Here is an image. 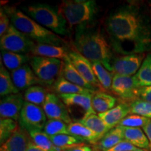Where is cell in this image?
<instances>
[{
	"instance_id": "obj_1",
	"label": "cell",
	"mask_w": 151,
	"mask_h": 151,
	"mask_svg": "<svg viewBox=\"0 0 151 151\" xmlns=\"http://www.w3.org/2000/svg\"><path fill=\"white\" fill-rule=\"evenodd\" d=\"M105 30L117 54L145 53L151 50L150 18L137 4H125L111 11L106 19Z\"/></svg>"
},
{
	"instance_id": "obj_2",
	"label": "cell",
	"mask_w": 151,
	"mask_h": 151,
	"mask_svg": "<svg viewBox=\"0 0 151 151\" xmlns=\"http://www.w3.org/2000/svg\"><path fill=\"white\" fill-rule=\"evenodd\" d=\"M73 44L76 51L90 62H101L111 71L114 51L108 37L99 27L90 25L76 30Z\"/></svg>"
},
{
	"instance_id": "obj_3",
	"label": "cell",
	"mask_w": 151,
	"mask_h": 151,
	"mask_svg": "<svg viewBox=\"0 0 151 151\" xmlns=\"http://www.w3.org/2000/svg\"><path fill=\"white\" fill-rule=\"evenodd\" d=\"M3 9L10 17L11 24L35 42L59 46L65 44L61 37L43 27L23 11L9 6Z\"/></svg>"
},
{
	"instance_id": "obj_4",
	"label": "cell",
	"mask_w": 151,
	"mask_h": 151,
	"mask_svg": "<svg viewBox=\"0 0 151 151\" xmlns=\"http://www.w3.org/2000/svg\"><path fill=\"white\" fill-rule=\"evenodd\" d=\"M58 9L68 27L75 30L92 25L98 14L97 2L94 0H65L60 4Z\"/></svg>"
},
{
	"instance_id": "obj_5",
	"label": "cell",
	"mask_w": 151,
	"mask_h": 151,
	"mask_svg": "<svg viewBox=\"0 0 151 151\" xmlns=\"http://www.w3.org/2000/svg\"><path fill=\"white\" fill-rule=\"evenodd\" d=\"M23 12L34 20L58 35L65 36L69 32L65 18L58 7L43 3H35L24 7Z\"/></svg>"
},
{
	"instance_id": "obj_6",
	"label": "cell",
	"mask_w": 151,
	"mask_h": 151,
	"mask_svg": "<svg viewBox=\"0 0 151 151\" xmlns=\"http://www.w3.org/2000/svg\"><path fill=\"white\" fill-rule=\"evenodd\" d=\"M63 62L54 58L32 56L29 65L43 83L51 86L62 76Z\"/></svg>"
},
{
	"instance_id": "obj_7",
	"label": "cell",
	"mask_w": 151,
	"mask_h": 151,
	"mask_svg": "<svg viewBox=\"0 0 151 151\" xmlns=\"http://www.w3.org/2000/svg\"><path fill=\"white\" fill-rule=\"evenodd\" d=\"M35 41L11 24L4 35L0 37L1 50L29 54Z\"/></svg>"
},
{
	"instance_id": "obj_8",
	"label": "cell",
	"mask_w": 151,
	"mask_h": 151,
	"mask_svg": "<svg viewBox=\"0 0 151 151\" xmlns=\"http://www.w3.org/2000/svg\"><path fill=\"white\" fill-rule=\"evenodd\" d=\"M93 94H59L69 111L71 117L77 116L75 122H78L92 113H94L92 106V97ZM72 119V118H71Z\"/></svg>"
},
{
	"instance_id": "obj_9",
	"label": "cell",
	"mask_w": 151,
	"mask_h": 151,
	"mask_svg": "<svg viewBox=\"0 0 151 151\" xmlns=\"http://www.w3.org/2000/svg\"><path fill=\"white\" fill-rule=\"evenodd\" d=\"M140 88L135 76H126L114 74L111 90L123 102L130 104L137 100L138 90Z\"/></svg>"
},
{
	"instance_id": "obj_10",
	"label": "cell",
	"mask_w": 151,
	"mask_h": 151,
	"mask_svg": "<svg viewBox=\"0 0 151 151\" xmlns=\"http://www.w3.org/2000/svg\"><path fill=\"white\" fill-rule=\"evenodd\" d=\"M146 58L145 53L114 56L111 62V71L114 74L126 76H135Z\"/></svg>"
},
{
	"instance_id": "obj_11",
	"label": "cell",
	"mask_w": 151,
	"mask_h": 151,
	"mask_svg": "<svg viewBox=\"0 0 151 151\" xmlns=\"http://www.w3.org/2000/svg\"><path fill=\"white\" fill-rule=\"evenodd\" d=\"M47 120L42 106L24 101L19 118L20 126L27 130L29 129L43 130Z\"/></svg>"
},
{
	"instance_id": "obj_12",
	"label": "cell",
	"mask_w": 151,
	"mask_h": 151,
	"mask_svg": "<svg viewBox=\"0 0 151 151\" xmlns=\"http://www.w3.org/2000/svg\"><path fill=\"white\" fill-rule=\"evenodd\" d=\"M42 108L48 120H58L67 124L72 122L69 111L59 96L54 93H48Z\"/></svg>"
},
{
	"instance_id": "obj_13",
	"label": "cell",
	"mask_w": 151,
	"mask_h": 151,
	"mask_svg": "<svg viewBox=\"0 0 151 151\" xmlns=\"http://www.w3.org/2000/svg\"><path fill=\"white\" fill-rule=\"evenodd\" d=\"M24 103V96L20 92L1 97L0 101L1 118H10L18 121Z\"/></svg>"
},
{
	"instance_id": "obj_14",
	"label": "cell",
	"mask_w": 151,
	"mask_h": 151,
	"mask_svg": "<svg viewBox=\"0 0 151 151\" xmlns=\"http://www.w3.org/2000/svg\"><path fill=\"white\" fill-rule=\"evenodd\" d=\"M69 59L73 67L88 83L95 87L97 90H102L94 73L92 62L83 56L76 50L69 51Z\"/></svg>"
},
{
	"instance_id": "obj_15",
	"label": "cell",
	"mask_w": 151,
	"mask_h": 151,
	"mask_svg": "<svg viewBox=\"0 0 151 151\" xmlns=\"http://www.w3.org/2000/svg\"><path fill=\"white\" fill-rule=\"evenodd\" d=\"M11 76L15 86L19 91L26 90L32 86L43 84V82L38 78L28 64H26L16 70L11 71Z\"/></svg>"
},
{
	"instance_id": "obj_16",
	"label": "cell",
	"mask_w": 151,
	"mask_h": 151,
	"mask_svg": "<svg viewBox=\"0 0 151 151\" xmlns=\"http://www.w3.org/2000/svg\"><path fill=\"white\" fill-rule=\"evenodd\" d=\"M131 113V109L129 103L123 102L118 104L114 108L106 112L99 113L98 116L102 120L109 129L117 127L123 119Z\"/></svg>"
},
{
	"instance_id": "obj_17",
	"label": "cell",
	"mask_w": 151,
	"mask_h": 151,
	"mask_svg": "<svg viewBox=\"0 0 151 151\" xmlns=\"http://www.w3.org/2000/svg\"><path fill=\"white\" fill-rule=\"evenodd\" d=\"M69 51L67 50L65 46L35 42L31 49L30 54L32 56L44 57L65 61L69 59Z\"/></svg>"
},
{
	"instance_id": "obj_18",
	"label": "cell",
	"mask_w": 151,
	"mask_h": 151,
	"mask_svg": "<svg viewBox=\"0 0 151 151\" xmlns=\"http://www.w3.org/2000/svg\"><path fill=\"white\" fill-rule=\"evenodd\" d=\"M30 139L27 130L19 126L12 136L1 145L0 151H26Z\"/></svg>"
},
{
	"instance_id": "obj_19",
	"label": "cell",
	"mask_w": 151,
	"mask_h": 151,
	"mask_svg": "<svg viewBox=\"0 0 151 151\" xmlns=\"http://www.w3.org/2000/svg\"><path fill=\"white\" fill-rule=\"evenodd\" d=\"M63 68L62 71V76H63L66 80L69 82L81 87V88H86L94 91H99L95 87H94L90 83H88L83 77L81 76L80 73L77 71V69L73 67L71 63L70 60L68 59L65 61H63Z\"/></svg>"
},
{
	"instance_id": "obj_20",
	"label": "cell",
	"mask_w": 151,
	"mask_h": 151,
	"mask_svg": "<svg viewBox=\"0 0 151 151\" xmlns=\"http://www.w3.org/2000/svg\"><path fill=\"white\" fill-rule=\"evenodd\" d=\"M117 99L102 91H97L92 95V106L97 114L106 112L116 106Z\"/></svg>"
},
{
	"instance_id": "obj_21",
	"label": "cell",
	"mask_w": 151,
	"mask_h": 151,
	"mask_svg": "<svg viewBox=\"0 0 151 151\" xmlns=\"http://www.w3.org/2000/svg\"><path fill=\"white\" fill-rule=\"evenodd\" d=\"M31 57L28 54L1 50V60H2L4 67L11 72L27 64Z\"/></svg>"
},
{
	"instance_id": "obj_22",
	"label": "cell",
	"mask_w": 151,
	"mask_h": 151,
	"mask_svg": "<svg viewBox=\"0 0 151 151\" xmlns=\"http://www.w3.org/2000/svg\"><path fill=\"white\" fill-rule=\"evenodd\" d=\"M124 139L141 149L149 150L150 142L146 134L141 128L124 127Z\"/></svg>"
},
{
	"instance_id": "obj_23",
	"label": "cell",
	"mask_w": 151,
	"mask_h": 151,
	"mask_svg": "<svg viewBox=\"0 0 151 151\" xmlns=\"http://www.w3.org/2000/svg\"><path fill=\"white\" fill-rule=\"evenodd\" d=\"M54 89L59 94H94L96 92L94 90L86 89L81 88L76 85L69 82L64 78L60 76L53 85Z\"/></svg>"
},
{
	"instance_id": "obj_24",
	"label": "cell",
	"mask_w": 151,
	"mask_h": 151,
	"mask_svg": "<svg viewBox=\"0 0 151 151\" xmlns=\"http://www.w3.org/2000/svg\"><path fill=\"white\" fill-rule=\"evenodd\" d=\"M124 129L121 126H117L109 130L99 140L100 148L103 151L107 150L124 140Z\"/></svg>"
},
{
	"instance_id": "obj_25",
	"label": "cell",
	"mask_w": 151,
	"mask_h": 151,
	"mask_svg": "<svg viewBox=\"0 0 151 151\" xmlns=\"http://www.w3.org/2000/svg\"><path fill=\"white\" fill-rule=\"evenodd\" d=\"M31 140L45 151H62L52 143L50 138L44 131L37 129H27Z\"/></svg>"
},
{
	"instance_id": "obj_26",
	"label": "cell",
	"mask_w": 151,
	"mask_h": 151,
	"mask_svg": "<svg viewBox=\"0 0 151 151\" xmlns=\"http://www.w3.org/2000/svg\"><path fill=\"white\" fill-rule=\"evenodd\" d=\"M19 93V90L15 86L11 73L2 63H0V95L1 97L13 94Z\"/></svg>"
},
{
	"instance_id": "obj_27",
	"label": "cell",
	"mask_w": 151,
	"mask_h": 151,
	"mask_svg": "<svg viewBox=\"0 0 151 151\" xmlns=\"http://www.w3.org/2000/svg\"><path fill=\"white\" fill-rule=\"evenodd\" d=\"M68 129L69 134L81 138L86 141L94 143L99 141V138L94 132L79 122H72L68 124Z\"/></svg>"
},
{
	"instance_id": "obj_28",
	"label": "cell",
	"mask_w": 151,
	"mask_h": 151,
	"mask_svg": "<svg viewBox=\"0 0 151 151\" xmlns=\"http://www.w3.org/2000/svg\"><path fill=\"white\" fill-rule=\"evenodd\" d=\"M78 122L94 132L99 138V140L110 130L96 113H92Z\"/></svg>"
},
{
	"instance_id": "obj_29",
	"label": "cell",
	"mask_w": 151,
	"mask_h": 151,
	"mask_svg": "<svg viewBox=\"0 0 151 151\" xmlns=\"http://www.w3.org/2000/svg\"><path fill=\"white\" fill-rule=\"evenodd\" d=\"M92 66L96 78L102 90H111L114 73L109 71L101 62H92Z\"/></svg>"
},
{
	"instance_id": "obj_30",
	"label": "cell",
	"mask_w": 151,
	"mask_h": 151,
	"mask_svg": "<svg viewBox=\"0 0 151 151\" xmlns=\"http://www.w3.org/2000/svg\"><path fill=\"white\" fill-rule=\"evenodd\" d=\"M50 140L57 148L61 149L62 151L73 147L84 144L86 141L81 138L75 137L71 134H60L50 137Z\"/></svg>"
},
{
	"instance_id": "obj_31",
	"label": "cell",
	"mask_w": 151,
	"mask_h": 151,
	"mask_svg": "<svg viewBox=\"0 0 151 151\" xmlns=\"http://www.w3.org/2000/svg\"><path fill=\"white\" fill-rule=\"evenodd\" d=\"M48 92L41 86H34L25 90L24 93V101L37 106H42Z\"/></svg>"
},
{
	"instance_id": "obj_32",
	"label": "cell",
	"mask_w": 151,
	"mask_h": 151,
	"mask_svg": "<svg viewBox=\"0 0 151 151\" xmlns=\"http://www.w3.org/2000/svg\"><path fill=\"white\" fill-rule=\"evenodd\" d=\"M135 76L141 87L151 86V52L146 56Z\"/></svg>"
},
{
	"instance_id": "obj_33",
	"label": "cell",
	"mask_w": 151,
	"mask_h": 151,
	"mask_svg": "<svg viewBox=\"0 0 151 151\" xmlns=\"http://www.w3.org/2000/svg\"><path fill=\"white\" fill-rule=\"evenodd\" d=\"M43 131L46 132L49 137L60 134H69L68 124L58 120H47Z\"/></svg>"
},
{
	"instance_id": "obj_34",
	"label": "cell",
	"mask_w": 151,
	"mask_h": 151,
	"mask_svg": "<svg viewBox=\"0 0 151 151\" xmlns=\"http://www.w3.org/2000/svg\"><path fill=\"white\" fill-rule=\"evenodd\" d=\"M17 121L10 118H1L0 120V142L2 145L12 136L18 128Z\"/></svg>"
},
{
	"instance_id": "obj_35",
	"label": "cell",
	"mask_w": 151,
	"mask_h": 151,
	"mask_svg": "<svg viewBox=\"0 0 151 151\" xmlns=\"http://www.w3.org/2000/svg\"><path fill=\"white\" fill-rule=\"evenodd\" d=\"M131 113L151 119V103L142 100H136L129 104Z\"/></svg>"
},
{
	"instance_id": "obj_36",
	"label": "cell",
	"mask_w": 151,
	"mask_h": 151,
	"mask_svg": "<svg viewBox=\"0 0 151 151\" xmlns=\"http://www.w3.org/2000/svg\"><path fill=\"white\" fill-rule=\"evenodd\" d=\"M150 119L135 114H129L125 117L118 126L123 127L140 128L143 127L148 123Z\"/></svg>"
},
{
	"instance_id": "obj_37",
	"label": "cell",
	"mask_w": 151,
	"mask_h": 151,
	"mask_svg": "<svg viewBox=\"0 0 151 151\" xmlns=\"http://www.w3.org/2000/svg\"><path fill=\"white\" fill-rule=\"evenodd\" d=\"M105 151H149L147 150H144V149H141L137 148L132 145L131 143L126 140H122L118 143V144L113 146L109 150Z\"/></svg>"
},
{
	"instance_id": "obj_38",
	"label": "cell",
	"mask_w": 151,
	"mask_h": 151,
	"mask_svg": "<svg viewBox=\"0 0 151 151\" xmlns=\"http://www.w3.org/2000/svg\"><path fill=\"white\" fill-rule=\"evenodd\" d=\"M10 17L3 8L0 10V37H2L10 27L11 22Z\"/></svg>"
},
{
	"instance_id": "obj_39",
	"label": "cell",
	"mask_w": 151,
	"mask_h": 151,
	"mask_svg": "<svg viewBox=\"0 0 151 151\" xmlns=\"http://www.w3.org/2000/svg\"><path fill=\"white\" fill-rule=\"evenodd\" d=\"M138 99L151 103V86L141 87L139 88L137 94Z\"/></svg>"
},
{
	"instance_id": "obj_40",
	"label": "cell",
	"mask_w": 151,
	"mask_h": 151,
	"mask_svg": "<svg viewBox=\"0 0 151 151\" xmlns=\"http://www.w3.org/2000/svg\"><path fill=\"white\" fill-rule=\"evenodd\" d=\"M64 151H92L91 147L89 146H86L85 144L80 145V146L73 147V148L67 149Z\"/></svg>"
},
{
	"instance_id": "obj_41",
	"label": "cell",
	"mask_w": 151,
	"mask_h": 151,
	"mask_svg": "<svg viewBox=\"0 0 151 151\" xmlns=\"http://www.w3.org/2000/svg\"><path fill=\"white\" fill-rule=\"evenodd\" d=\"M143 130L145 132V134H146V137H148L151 148V119L149 120L148 123L143 127Z\"/></svg>"
},
{
	"instance_id": "obj_42",
	"label": "cell",
	"mask_w": 151,
	"mask_h": 151,
	"mask_svg": "<svg viewBox=\"0 0 151 151\" xmlns=\"http://www.w3.org/2000/svg\"><path fill=\"white\" fill-rule=\"evenodd\" d=\"M26 151H45L43 149H41V148H39V146H37V145L35 144L30 139V141L29 142V144H28L27 148Z\"/></svg>"
},
{
	"instance_id": "obj_43",
	"label": "cell",
	"mask_w": 151,
	"mask_h": 151,
	"mask_svg": "<svg viewBox=\"0 0 151 151\" xmlns=\"http://www.w3.org/2000/svg\"><path fill=\"white\" fill-rule=\"evenodd\" d=\"M150 12H151V4H150Z\"/></svg>"
},
{
	"instance_id": "obj_44",
	"label": "cell",
	"mask_w": 151,
	"mask_h": 151,
	"mask_svg": "<svg viewBox=\"0 0 151 151\" xmlns=\"http://www.w3.org/2000/svg\"><path fill=\"white\" fill-rule=\"evenodd\" d=\"M150 151H151V150H150Z\"/></svg>"
}]
</instances>
